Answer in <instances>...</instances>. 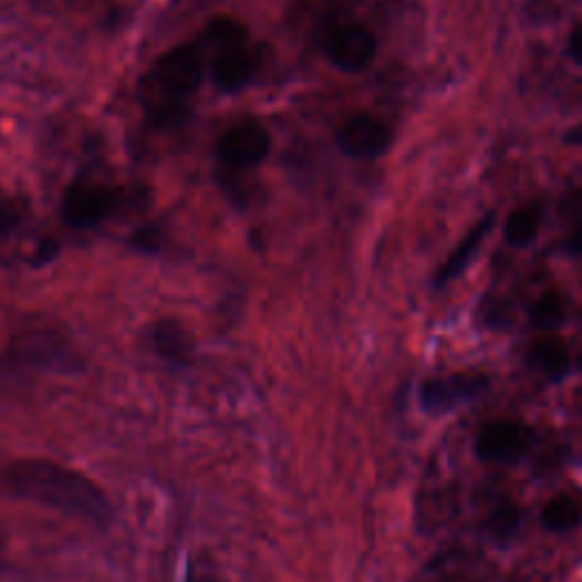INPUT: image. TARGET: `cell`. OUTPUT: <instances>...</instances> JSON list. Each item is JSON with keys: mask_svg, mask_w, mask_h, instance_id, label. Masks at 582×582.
Listing matches in <instances>:
<instances>
[{"mask_svg": "<svg viewBox=\"0 0 582 582\" xmlns=\"http://www.w3.org/2000/svg\"><path fill=\"white\" fill-rule=\"evenodd\" d=\"M0 487L23 501L96 526H105L112 519L110 498L92 478L44 457H23L6 465L0 469Z\"/></svg>", "mask_w": 582, "mask_h": 582, "instance_id": "6da1fadb", "label": "cell"}, {"mask_svg": "<svg viewBox=\"0 0 582 582\" xmlns=\"http://www.w3.org/2000/svg\"><path fill=\"white\" fill-rule=\"evenodd\" d=\"M271 139L258 121H241L219 142V155L230 169H253L269 155Z\"/></svg>", "mask_w": 582, "mask_h": 582, "instance_id": "8992f818", "label": "cell"}, {"mask_svg": "<svg viewBox=\"0 0 582 582\" xmlns=\"http://www.w3.org/2000/svg\"><path fill=\"white\" fill-rule=\"evenodd\" d=\"M530 444H532L530 426L512 419H498L480 430L476 441V453L485 463L510 465L519 460V457L530 448Z\"/></svg>", "mask_w": 582, "mask_h": 582, "instance_id": "5b68a950", "label": "cell"}, {"mask_svg": "<svg viewBox=\"0 0 582 582\" xmlns=\"http://www.w3.org/2000/svg\"><path fill=\"white\" fill-rule=\"evenodd\" d=\"M489 389V378L478 371L450 373L444 378H430L422 387V407L428 414H446L455 407L467 405L485 396Z\"/></svg>", "mask_w": 582, "mask_h": 582, "instance_id": "277c9868", "label": "cell"}, {"mask_svg": "<svg viewBox=\"0 0 582 582\" xmlns=\"http://www.w3.org/2000/svg\"><path fill=\"white\" fill-rule=\"evenodd\" d=\"M118 202L116 189L92 180H77L64 194L62 215L71 228H94L118 210Z\"/></svg>", "mask_w": 582, "mask_h": 582, "instance_id": "3957f363", "label": "cell"}, {"mask_svg": "<svg viewBox=\"0 0 582 582\" xmlns=\"http://www.w3.org/2000/svg\"><path fill=\"white\" fill-rule=\"evenodd\" d=\"M150 342L157 355L166 362H172L176 366H185L191 362L194 346H191L187 330L178 321H172V319L159 321L150 332Z\"/></svg>", "mask_w": 582, "mask_h": 582, "instance_id": "30bf717a", "label": "cell"}, {"mask_svg": "<svg viewBox=\"0 0 582 582\" xmlns=\"http://www.w3.org/2000/svg\"><path fill=\"white\" fill-rule=\"evenodd\" d=\"M246 34L248 32H246L243 23H239L232 17H219L210 25H207V39H210L219 51L241 49L243 41H246Z\"/></svg>", "mask_w": 582, "mask_h": 582, "instance_id": "2e32d148", "label": "cell"}, {"mask_svg": "<svg viewBox=\"0 0 582 582\" xmlns=\"http://www.w3.org/2000/svg\"><path fill=\"white\" fill-rule=\"evenodd\" d=\"M542 523L553 532L573 530L580 523V503L571 493H560L544 506Z\"/></svg>", "mask_w": 582, "mask_h": 582, "instance_id": "5bb4252c", "label": "cell"}, {"mask_svg": "<svg viewBox=\"0 0 582 582\" xmlns=\"http://www.w3.org/2000/svg\"><path fill=\"white\" fill-rule=\"evenodd\" d=\"M530 364L534 368H539L549 378H562L564 373L569 371V351L567 344L560 337L547 335V337H539L532 346H530Z\"/></svg>", "mask_w": 582, "mask_h": 582, "instance_id": "7c38bea8", "label": "cell"}, {"mask_svg": "<svg viewBox=\"0 0 582 582\" xmlns=\"http://www.w3.org/2000/svg\"><path fill=\"white\" fill-rule=\"evenodd\" d=\"M337 142L353 157H376L387 150L392 131L383 118L360 112L344 121V126L337 133Z\"/></svg>", "mask_w": 582, "mask_h": 582, "instance_id": "ba28073f", "label": "cell"}, {"mask_svg": "<svg viewBox=\"0 0 582 582\" xmlns=\"http://www.w3.org/2000/svg\"><path fill=\"white\" fill-rule=\"evenodd\" d=\"M539 219H542V212H539L537 202L519 207L506 224V239L512 246H528L539 232Z\"/></svg>", "mask_w": 582, "mask_h": 582, "instance_id": "9a60e30c", "label": "cell"}, {"mask_svg": "<svg viewBox=\"0 0 582 582\" xmlns=\"http://www.w3.org/2000/svg\"><path fill=\"white\" fill-rule=\"evenodd\" d=\"M253 73V62L243 53V49L219 51L212 64V77L224 92L241 90Z\"/></svg>", "mask_w": 582, "mask_h": 582, "instance_id": "8fae6325", "label": "cell"}, {"mask_svg": "<svg viewBox=\"0 0 582 582\" xmlns=\"http://www.w3.org/2000/svg\"><path fill=\"white\" fill-rule=\"evenodd\" d=\"M564 314H567V303H564L562 294H558V291H549V294H544L532 308L534 325L544 328V330L560 325Z\"/></svg>", "mask_w": 582, "mask_h": 582, "instance_id": "e0dca14e", "label": "cell"}, {"mask_svg": "<svg viewBox=\"0 0 582 582\" xmlns=\"http://www.w3.org/2000/svg\"><path fill=\"white\" fill-rule=\"evenodd\" d=\"M25 219V207L17 196L0 191V239L10 237Z\"/></svg>", "mask_w": 582, "mask_h": 582, "instance_id": "d6986e66", "label": "cell"}, {"mask_svg": "<svg viewBox=\"0 0 582 582\" xmlns=\"http://www.w3.org/2000/svg\"><path fill=\"white\" fill-rule=\"evenodd\" d=\"M8 360L19 368L69 371L75 366V355L60 332L51 328H25L8 349Z\"/></svg>", "mask_w": 582, "mask_h": 582, "instance_id": "7a4b0ae2", "label": "cell"}, {"mask_svg": "<svg viewBox=\"0 0 582 582\" xmlns=\"http://www.w3.org/2000/svg\"><path fill=\"white\" fill-rule=\"evenodd\" d=\"M491 224H493V217L487 215V217L467 235V239L455 248V253L446 260V264L441 267V271H439V276H437V282H439V284H446L450 278H455L457 273H460V271L469 264V260L474 258V253L480 248V243H482V239H485V235H487V230H489Z\"/></svg>", "mask_w": 582, "mask_h": 582, "instance_id": "4fadbf2b", "label": "cell"}, {"mask_svg": "<svg viewBox=\"0 0 582 582\" xmlns=\"http://www.w3.org/2000/svg\"><path fill=\"white\" fill-rule=\"evenodd\" d=\"M378 53V39L364 23H344L332 30L328 55L340 69L355 73L366 69Z\"/></svg>", "mask_w": 582, "mask_h": 582, "instance_id": "52a82bcc", "label": "cell"}, {"mask_svg": "<svg viewBox=\"0 0 582 582\" xmlns=\"http://www.w3.org/2000/svg\"><path fill=\"white\" fill-rule=\"evenodd\" d=\"M519 528V508L512 501L498 503L489 517V530L496 539L508 542V539L517 532Z\"/></svg>", "mask_w": 582, "mask_h": 582, "instance_id": "ac0fdd59", "label": "cell"}, {"mask_svg": "<svg viewBox=\"0 0 582 582\" xmlns=\"http://www.w3.org/2000/svg\"><path fill=\"white\" fill-rule=\"evenodd\" d=\"M202 80V58L194 46H178L157 64L159 87L172 96H187L198 90Z\"/></svg>", "mask_w": 582, "mask_h": 582, "instance_id": "9c48e42d", "label": "cell"}]
</instances>
